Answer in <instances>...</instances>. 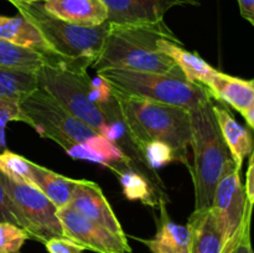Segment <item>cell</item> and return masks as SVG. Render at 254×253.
I'll use <instances>...</instances> for the list:
<instances>
[{
    "instance_id": "obj_1",
    "label": "cell",
    "mask_w": 254,
    "mask_h": 253,
    "mask_svg": "<svg viewBox=\"0 0 254 253\" xmlns=\"http://www.w3.org/2000/svg\"><path fill=\"white\" fill-rule=\"evenodd\" d=\"M20 108L25 123L59 144L71 158L102 164L118 176L127 170L134 171L116 144L68 113L44 89L37 88L22 99Z\"/></svg>"
},
{
    "instance_id": "obj_2",
    "label": "cell",
    "mask_w": 254,
    "mask_h": 253,
    "mask_svg": "<svg viewBox=\"0 0 254 253\" xmlns=\"http://www.w3.org/2000/svg\"><path fill=\"white\" fill-rule=\"evenodd\" d=\"M180 41L164 20L154 24L109 25L103 50L92 64L98 72L104 69H131L154 73H173L179 67L161 51L160 40Z\"/></svg>"
},
{
    "instance_id": "obj_3",
    "label": "cell",
    "mask_w": 254,
    "mask_h": 253,
    "mask_svg": "<svg viewBox=\"0 0 254 253\" xmlns=\"http://www.w3.org/2000/svg\"><path fill=\"white\" fill-rule=\"evenodd\" d=\"M122 119L140 151L148 144L160 141L170 146L179 161L191 168L188 149L191 145L190 112L181 107L126 96L112 87Z\"/></svg>"
},
{
    "instance_id": "obj_4",
    "label": "cell",
    "mask_w": 254,
    "mask_h": 253,
    "mask_svg": "<svg viewBox=\"0 0 254 253\" xmlns=\"http://www.w3.org/2000/svg\"><path fill=\"white\" fill-rule=\"evenodd\" d=\"M210 98L191 109V145L193 165L190 168L195 191V210L211 207L216 188L228 164L232 161L230 150L221 134Z\"/></svg>"
},
{
    "instance_id": "obj_5",
    "label": "cell",
    "mask_w": 254,
    "mask_h": 253,
    "mask_svg": "<svg viewBox=\"0 0 254 253\" xmlns=\"http://www.w3.org/2000/svg\"><path fill=\"white\" fill-rule=\"evenodd\" d=\"M12 5L39 30L50 50L64 61L88 68L101 55L109 31L108 22L99 26H81L51 15L45 10L42 2H15Z\"/></svg>"
},
{
    "instance_id": "obj_6",
    "label": "cell",
    "mask_w": 254,
    "mask_h": 253,
    "mask_svg": "<svg viewBox=\"0 0 254 253\" xmlns=\"http://www.w3.org/2000/svg\"><path fill=\"white\" fill-rule=\"evenodd\" d=\"M36 78L39 88L47 92L68 113L107 138L111 122L99 104L92 101L87 67L56 60L46 62L36 72Z\"/></svg>"
},
{
    "instance_id": "obj_7",
    "label": "cell",
    "mask_w": 254,
    "mask_h": 253,
    "mask_svg": "<svg viewBox=\"0 0 254 253\" xmlns=\"http://www.w3.org/2000/svg\"><path fill=\"white\" fill-rule=\"evenodd\" d=\"M116 91L159 103L181 107L188 111L212 98L207 88L189 81L181 69L173 73L111 68L98 72Z\"/></svg>"
},
{
    "instance_id": "obj_8",
    "label": "cell",
    "mask_w": 254,
    "mask_h": 253,
    "mask_svg": "<svg viewBox=\"0 0 254 253\" xmlns=\"http://www.w3.org/2000/svg\"><path fill=\"white\" fill-rule=\"evenodd\" d=\"M0 181L12 203L19 227L29 238L46 243L54 237H64L57 217V207L36 186L15 181L0 171Z\"/></svg>"
},
{
    "instance_id": "obj_9",
    "label": "cell",
    "mask_w": 254,
    "mask_h": 253,
    "mask_svg": "<svg viewBox=\"0 0 254 253\" xmlns=\"http://www.w3.org/2000/svg\"><path fill=\"white\" fill-rule=\"evenodd\" d=\"M241 170L231 161L221 176L210 210L226 241V247L237 242L251 230L253 207L248 203Z\"/></svg>"
},
{
    "instance_id": "obj_10",
    "label": "cell",
    "mask_w": 254,
    "mask_h": 253,
    "mask_svg": "<svg viewBox=\"0 0 254 253\" xmlns=\"http://www.w3.org/2000/svg\"><path fill=\"white\" fill-rule=\"evenodd\" d=\"M64 237L84 250L97 253H130L128 238L114 235L103 226L88 220L69 206L57 208Z\"/></svg>"
},
{
    "instance_id": "obj_11",
    "label": "cell",
    "mask_w": 254,
    "mask_h": 253,
    "mask_svg": "<svg viewBox=\"0 0 254 253\" xmlns=\"http://www.w3.org/2000/svg\"><path fill=\"white\" fill-rule=\"evenodd\" d=\"M108 9L109 25L154 24L164 20L176 6H196L198 0H103Z\"/></svg>"
},
{
    "instance_id": "obj_12",
    "label": "cell",
    "mask_w": 254,
    "mask_h": 253,
    "mask_svg": "<svg viewBox=\"0 0 254 253\" xmlns=\"http://www.w3.org/2000/svg\"><path fill=\"white\" fill-rule=\"evenodd\" d=\"M69 207L88 220L103 226L114 235L126 237L123 228L104 196L101 186L93 181L81 179L72 193Z\"/></svg>"
},
{
    "instance_id": "obj_13",
    "label": "cell",
    "mask_w": 254,
    "mask_h": 253,
    "mask_svg": "<svg viewBox=\"0 0 254 253\" xmlns=\"http://www.w3.org/2000/svg\"><path fill=\"white\" fill-rule=\"evenodd\" d=\"M45 10L54 16L81 26H99L108 20L103 0H44Z\"/></svg>"
},
{
    "instance_id": "obj_14",
    "label": "cell",
    "mask_w": 254,
    "mask_h": 253,
    "mask_svg": "<svg viewBox=\"0 0 254 253\" xmlns=\"http://www.w3.org/2000/svg\"><path fill=\"white\" fill-rule=\"evenodd\" d=\"M160 220L155 236L143 241L151 253H192V233L189 225L173 222L168 216L166 202L159 203Z\"/></svg>"
},
{
    "instance_id": "obj_15",
    "label": "cell",
    "mask_w": 254,
    "mask_h": 253,
    "mask_svg": "<svg viewBox=\"0 0 254 253\" xmlns=\"http://www.w3.org/2000/svg\"><path fill=\"white\" fill-rule=\"evenodd\" d=\"M213 113L220 126L221 134L230 150L232 160L238 169H242L243 160L251 155L254 148V138L251 131L241 126L226 107L213 102Z\"/></svg>"
},
{
    "instance_id": "obj_16",
    "label": "cell",
    "mask_w": 254,
    "mask_h": 253,
    "mask_svg": "<svg viewBox=\"0 0 254 253\" xmlns=\"http://www.w3.org/2000/svg\"><path fill=\"white\" fill-rule=\"evenodd\" d=\"M0 39L44 55L46 62L59 57L50 50L39 30L20 14L17 16L0 15Z\"/></svg>"
},
{
    "instance_id": "obj_17",
    "label": "cell",
    "mask_w": 254,
    "mask_h": 253,
    "mask_svg": "<svg viewBox=\"0 0 254 253\" xmlns=\"http://www.w3.org/2000/svg\"><path fill=\"white\" fill-rule=\"evenodd\" d=\"M161 51L173 59L176 66L183 71L186 78L192 83L202 86L208 89V84L217 73V69L213 68L210 63L201 59L195 52H190L184 49L181 41L163 39L159 42Z\"/></svg>"
},
{
    "instance_id": "obj_18",
    "label": "cell",
    "mask_w": 254,
    "mask_h": 253,
    "mask_svg": "<svg viewBox=\"0 0 254 253\" xmlns=\"http://www.w3.org/2000/svg\"><path fill=\"white\" fill-rule=\"evenodd\" d=\"M208 91L215 101L227 104L245 113L254 102V84L252 81L237 78L218 71L208 84Z\"/></svg>"
},
{
    "instance_id": "obj_19",
    "label": "cell",
    "mask_w": 254,
    "mask_h": 253,
    "mask_svg": "<svg viewBox=\"0 0 254 253\" xmlns=\"http://www.w3.org/2000/svg\"><path fill=\"white\" fill-rule=\"evenodd\" d=\"M188 225L192 233V253H223L226 241L210 208L193 211Z\"/></svg>"
},
{
    "instance_id": "obj_20",
    "label": "cell",
    "mask_w": 254,
    "mask_h": 253,
    "mask_svg": "<svg viewBox=\"0 0 254 253\" xmlns=\"http://www.w3.org/2000/svg\"><path fill=\"white\" fill-rule=\"evenodd\" d=\"M79 180L60 175L41 165L32 163L31 185L41 190L57 208L69 205L76 186Z\"/></svg>"
},
{
    "instance_id": "obj_21",
    "label": "cell",
    "mask_w": 254,
    "mask_h": 253,
    "mask_svg": "<svg viewBox=\"0 0 254 253\" xmlns=\"http://www.w3.org/2000/svg\"><path fill=\"white\" fill-rule=\"evenodd\" d=\"M36 73L0 67V99L21 102L36 91Z\"/></svg>"
},
{
    "instance_id": "obj_22",
    "label": "cell",
    "mask_w": 254,
    "mask_h": 253,
    "mask_svg": "<svg viewBox=\"0 0 254 253\" xmlns=\"http://www.w3.org/2000/svg\"><path fill=\"white\" fill-rule=\"evenodd\" d=\"M45 63L46 59L44 55L0 39V67L2 68L36 73Z\"/></svg>"
},
{
    "instance_id": "obj_23",
    "label": "cell",
    "mask_w": 254,
    "mask_h": 253,
    "mask_svg": "<svg viewBox=\"0 0 254 253\" xmlns=\"http://www.w3.org/2000/svg\"><path fill=\"white\" fill-rule=\"evenodd\" d=\"M0 171L15 181L31 184L32 161L5 149L0 153Z\"/></svg>"
},
{
    "instance_id": "obj_24",
    "label": "cell",
    "mask_w": 254,
    "mask_h": 253,
    "mask_svg": "<svg viewBox=\"0 0 254 253\" xmlns=\"http://www.w3.org/2000/svg\"><path fill=\"white\" fill-rule=\"evenodd\" d=\"M26 240L29 236L21 227L10 222H0V253H17Z\"/></svg>"
},
{
    "instance_id": "obj_25",
    "label": "cell",
    "mask_w": 254,
    "mask_h": 253,
    "mask_svg": "<svg viewBox=\"0 0 254 253\" xmlns=\"http://www.w3.org/2000/svg\"><path fill=\"white\" fill-rule=\"evenodd\" d=\"M9 122H22L25 123V117L20 108V102L10 99H0V149H6V136L5 129Z\"/></svg>"
},
{
    "instance_id": "obj_26",
    "label": "cell",
    "mask_w": 254,
    "mask_h": 253,
    "mask_svg": "<svg viewBox=\"0 0 254 253\" xmlns=\"http://www.w3.org/2000/svg\"><path fill=\"white\" fill-rule=\"evenodd\" d=\"M143 154L149 165L154 169L160 168V166L171 163V161H179V156L176 155L175 151L170 146L160 143V141H154V143L148 144L143 149Z\"/></svg>"
},
{
    "instance_id": "obj_27",
    "label": "cell",
    "mask_w": 254,
    "mask_h": 253,
    "mask_svg": "<svg viewBox=\"0 0 254 253\" xmlns=\"http://www.w3.org/2000/svg\"><path fill=\"white\" fill-rule=\"evenodd\" d=\"M49 253H83V247L66 237H54L45 243Z\"/></svg>"
},
{
    "instance_id": "obj_28",
    "label": "cell",
    "mask_w": 254,
    "mask_h": 253,
    "mask_svg": "<svg viewBox=\"0 0 254 253\" xmlns=\"http://www.w3.org/2000/svg\"><path fill=\"white\" fill-rule=\"evenodd\" d=\"M0 222H10L19 226L16 216H15L14 206L10 202L9 197H7L6 192L1 185V181H0Z\"/></svg>"
},
{
    "instance_id": "obj_29",
    "label": "cell",
    "mask_w": 254,
    "mask_h": 253,
    "mask_svg": "<svg viewBox=\"0 0 254 253\" xmlns=\"http://www.w3.org/2000/svg\"><path fill=\"white\" fill-rule=\"evenodd\" d=\"M223 253H254L251 243V230L246 231L237 242L226 247Z\"/></svg>"
},
{
    "instance_id": "obj_30",
    "label": "cell",
    "mask_w": 254,
    "mask_h": 253,
    "mask_svg": "<svg viewBox=\"0 0 254 253\" xmlns=\"http://www.w3.org/2000/svg\"><path fill=\"white\" fill-rule=\"evenodd\" d=\"M246 196H247V201L251 206H254V148L253 151L251 153L250 165H248L247 170V180H246Z\"/></svg>"
},
{
    "instance_id": "obj_31",
    "label": "cell",
    "mask_w": 254,
    "mask_h": 253,
    "mask_svg": "<svg viewBox=\"0 0 254 253\" xmlns=\"http://www.w3.org/2000/svg\"><path fill=\"white\" fill-rule=\"evenodd\" d=\"M241 15L254 27V0H238Z\"/></svg>"
},
{
    "instance_id": "obj_32",
    "label": "cell",
    "mask_w": 254,
    "mask_h": 253,
    "mask_svg": "<svg viewBox=\"0 0 254 253\" xmlns=\"http://www.w3.org/2000/svg\"><path fill=\"white\" fill-rule=\"evenodd\" d=\"M243 117H245V119L247 121V123L250 124L251 128L254 130V102L252 104H251L250 108L247 109V111L245 112V113L242 114Z\"/></svg>"
},
{
    "instance_id": "obj_33",
    "label": "cell",
    "mask_w": 254,
    "mask_h": 253,
    "mask_svg": "<svg viewBox=\"0 0 254 253\" xmlns=\"http://www.w3.org/2000/svg\"><path fill=\"white\" fill-rule=\"evenodd\" d=\"M11 4H15V2H27V4H30V2H42L44 0H9Z\"/></svg>"
},
{
    "instance_id": "obj_34",
    "label": "cell",
    "mask_w": 254,
    "mask_h": 253,
    "mask_svg": "<svg viewBox=\"0 0 254 253\" xmlns=\"http://www.w3.org/2000/svg\"><path fill=\"white\" fill-rule=\"evenodd\" d=\"M251 81H252V83L254 84V78H253V79H251Z\"/></svg>"
}]
</instances>
